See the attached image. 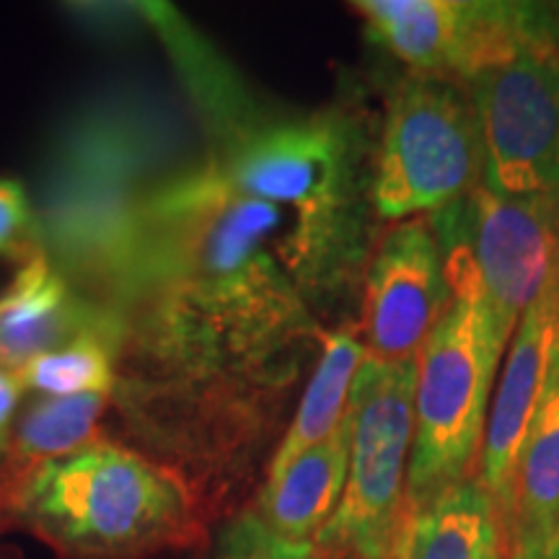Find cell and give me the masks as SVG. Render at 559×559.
<instances>
[{"mask_svg": "<svg viewBox=\"0 0 559 559\" xmlns=\"http://www.w3.org/2000/svg\"><path fill=\"white\" fill-rule=\"evenodd\" d=\"M290 251L283 207L230 187L215 158L194 166L145 215L124 340L179 383L285 381L290 355L319 334Z\"/></svg>", "mask_w": 559, "mask_h": 559, "instance_id": "cell-1", "label": "cell"}, {"mask_svg": "<svg viewBox=\"0 0 559 559\" xmlns=\"http://www.w3.org/2000/svg\"><path fill=\"white\" fill-rule=\"evenodd\" d=\"M169 109L140 94L86 104L55 138L41 181V249L88 304L120 319L156 194L194 166Z\"/></svg>", "mask_w": 559, "mask_h": 559, "instance_id": "cell-2", "label": "cell"}, {"mask_svg": "<svg viewBox=\"0 0 559 559\" xmlns=\"http://www.w3.org/2000/svg\"><path fill=\"white\" fill-rule=\"evenodd\" d=\"M379 130L358 99L264 120L218 158L230 187L290 215V270L309 306L362 288L376 247L373 169Z\"/></svg>", "mask_w": 559, "mask_h": 559, "instance_id": "cell-3", "label": "cell"}, {"mask_svg": "<svg viewBox=\"0 0 559 559\" xmlns=\"http://www.w3.org/2000/svg\"><path fill=\"white\" fill-rule=\"evenodd\" d=\"M0 513L60 559H151L198 542L205 526L200 489L185 474L107 440L41 464Z\"/></svg>", "mask_w": 559, "mask_h": 559, "instance_id": "cell-4", "label": "cell"}, {"mask_svg": "<svg viewBox=\"0 0 559 559\" xmlns=\"http://www.w3.org/2000/svg\"><path fill=\"white\" fill-rule=\"evenodd\" d=\"M451 280V306L417 358L415 440L404 515L479 472L489 404L506 358L474 264L466 200L430 213Z\"/></svg>", "mask_w": 559, "mask_h": 559, "instance_id": "cell-5", "label": "cell"}, {"mask_svg": "<svg viewBox=\"0 0 559 559\" xmlns=\"http://www.w3.org/2000/svg\"><path fill=\"white\" fill-rule=\"evenodd\" d=\"M485 166L479 115L464 83L409 73L391 86L373 169L379 221L466 200L485 185Z\"/></svg>", "mask_w": 559, "mask_h": 559, "instance_id": "cell-6", "label": "cell"}, {"mask_svg": "<svg viewBox=\"0 0 559 559\" xmlns=\"http://www.w3.org/2000/svg\"><path fill=\"white\" fill-rule=\"evenodd\" d=\"M417 362L366 358L349 396V466L340 508L313 539L319 555L394 559L415 440Z\"/></svg>", "mask_w": 559, "mask_h": 559, "instance_id": "cell-7", "label": "cell"}, {"mask_svg": "<svg viewBox=\"0 0 559 559\" xmlns=\"http://www.w3.org/2000/svg\"><path fill=\"white\" fill-rule=\"evenodd\" d=\"M353 9L368 39L409 73L461 83L526 47L555 45L547 3L358 0Z\"/></svg>", "mask_w": 559, "mask_h": 559, "instance_id": "cell-8", "label": "cell"}, {"mask_svg": "<svg viewBox=\"0 0 559 559\" xmlns=\"http://www.w3.org/2000/svg\"><path fill=\"white\" fill-rule=\"evenodd\" d=\"M469 88L485 138V187L506 198H559V50L526 47Z\"/></svg>", "mask_w": 559, "mask_h": 559, "instance_id": "cell-9", "label": "cell"}, {"mask_svg": "<svg viewBox=\"0 0 559 559\" xmlns=\"http://www.w3.org/2000/svg\"><path fill=\"white\" fill-rule=\"evenodd\" d=\"M360 330L366 358L417 362L451 306V280L428 218L396 221L381 234L362 275Z\"/></svg>", "mask_w": 559, "mask_h": 559, "instance_id": "cell-10", "label": "cell"}, {"mask_svg": "<svg viewBox=\"0 0 559 559\" xmlns=\"http://www.w3.org/2000/svg\"><path fill=\"white\" fill-rule=\"evenodd\" d=\"M477 277L502 347L559 260V198H506L485 185L466 198Z\"/></svg>", "mask_w": 559, "mask_h": 559, "instance_id": "cell-11", "label": "cell"}, {"mask_svg": "<svg viewBox=\"0 0 559 559\" xmlns=\"http://www.w3.org/2000/svg\"><path fill=\"white\" fill-rule=\"evenodd\" d=\"M559 342V260L528 311L523 313L502 358L492 404H489L485 443L477 477L498 508L508 536L515 534V466L531 417L547 383L551 355Z\"/></svg>", "mask_w": 559, "mask_h": 559, "instance_id": "cell-12", "label": "cell"}, {"mask_svg": "<svg viewBox=\"0 0 559 559\" xmlns=\"http://www.w3.org/2000/svg\"><path fill=\"white\" fill-rule=\"evenodd\" d=\"M83 334L124 340L120 319L88 304L50 257L39 254L0 293V362L13 370Z\"/></svg>", "mask_w": 559, "mask_h": 559, "instance_id": "cell-13", "label": "cell"}, {"mask_svg": "<svg viewBox=\"0 0 559 559\" xmlns=\"http://www.w3.org/2000/svg\"><path fill=\"white\" fill-rule=\"evenodd\" d=\"M349 409L332 438L300 453L264 481L257 515L288 542H313L340 508L349 466Z\"/></svg>", "mask_w": 559, "mask_h": 559, "instance_id": "cell-14", "label": "cell"}, {"mask_svg": "<svg viewBox=\"0 0 559 559\" xmlns=\"http://www.w3.org/2000/svg\"><path fill=\"white\" fill-rule=\"evenodd\" d=\"M394 559H508L506 528L477 474L404 515Z\"/></svg>", "mask_w": 559, "mask_h": 559, "instance_id": "cell-15", "label": "cell"}, {"mask_svg": "<svg viewBox=\"0 0 559 559\" xmlns=\"http://www.w3.org/2000/svg\"><path fill=\"white\" fill-rule=\"evenodd\" d=\"M109 396H41L11 432L0 474V500L47 461L70 456L99 440V423Z\"/></svg>", "mask_w": 559, "mask_h": 559, "instance_id": "cell-16", "label": "cell"}, {"mask_svg": "<svg viewBox=\"0 0 559 559\" xmlns=\"http://www.w3.org/2000/svg\"><path fill=\"white\" fill-rule=\"evenodd\" d=\"M362 360H366V347L358 334L349 330L324 334L319 362L313 368L309 386L300 396L296 417L270 461L267 477L283 472L293 459L337 432L347 417L349 396H353Z\"/></svg>", "mask_w": 559, "mask_h": 559, "instance_id": "cell-17", "label": "cell"}, {"mask_svg": "<svg viewBox=\"0 0 559 559\" xmlns=\"http://www.w3.org/2000/svg\"><path fill=\"white\" fill-rule=\"evenodd\" d=\"M515 534L559 526V342L515 466ZM513 534V539H515Z\"/></svg>", "mask_w": 559, "mask_h": 559, "instance_id": "cell-18", "label": "cell"}, {"mask_svg": "<svg viewBox=\"0 0 559 559\" xmlns=\"http://www.w3.org/2000/svg\"><path fill=\"white\" fill-rule=\"evenodd\" d=\"M120 345L111 334H83L21 366L19 381L41 396H109L117 386L115 358Z\"/></svg>", "mask_w": 559, "mask_h": 559, "instance_id": "cell-19", "label": "cell"}, {"mask_svg": "<svg viewBox=\"0 0 559 559\" xmlns=\"http://www.w3.org/2000/svg\"><path fill=\"white\" fill-rule=\"evenodd\" d=\"M207 559H321V555L313 542L277 536L251 508L223 523Z\"/></svg>", "mask_w": 559, "mask_h": 559, "instance_id": "cell-20", "label": "cell"}, {"mask_svg": "<svg viewBox=\"0 0 559 559\" xmlns=\"http://www.w3.org/2000/svg\"><path fill=\"white\" fill-rule=\"evenodd\" d=\"M39 254H45V249L37 207L21 181L0 177V257L26 264Z\"/></svg>", "mask_w": 559, "mask_h": 559, "instance_id": "cell-21", "label": "cell"}, {"mask_svg": "<svg viewBox=\"0 0 559 559\" xmlns=\"http://www.w3.org/2000/svg\"><path fill=\"white\" fill-rule=\"evenodd\" d=\"M508 559H559V526L519 531Z\"/></svg>", "mask_w": 559, "mask_h": 559, "instance_id": "cell-22", "label": "cell"}, {"mask_svg": "<svg viewBox=\"0 0 559 559\" xmlns=\"http://www.w3.org/2000/svg\"><path fill=\"white\" fill-rule=\"evenodd\" d=\"M21 391H24V386H21L16 370L0 362V459H3L5 451H9L11 432H13V415H16Z\"/></svg>", "mask_w": 559, "mask_h": 559, "instance_id": "cell-23", "label": "cell"}, {"mask_svg": "<svg viewBox=\"0 0 559 559\" xmlns=\"http://www.w3.org/2000/svg\"><path fill=\"white\" fill-rule=\"evenodd\" d=\"M549 5V16H551V26H555V45L559 50V3H547Z\"/></svg>", "mask_w": 559, "mask_h": 559, "instance_id": "cell-24", "label": "cell"}, {"mask_svg": "<svg viewBox=\"0 0 559 559\" xmlns=\"http://www.w3.org/2000/svg\"><path fill=\"white\" fill-rule=\"evenodd\" d=\"M321 559H340V557H321Z\"/></svg>", "mask_w": 559, "mask_h": 559, "instance_id": "cell-25", "label": "cell"}]
</instances>
